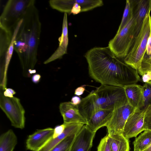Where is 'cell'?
<instances>
[{
    "instance_id": "1",
    "label": "cell",
    "mask_w": 151,
    "mask_h": 151,
    "mask_svg": "<svg viewBox=\"0 0 151 151\" xmlns=\"http://www.w3.org/2000/svg\"><path fill=\"white\" fill-rule=\"evenodd\" d=\"M84 56L90 76L101 84L124 88L140 80L137 70L117 58L108 46L93 47Z\"/></svg>"
},
{
    "instance_id": "2",
    "label": "cell",
    "mask_w": 151,
    "mask_h": 151,
    "mask_svg": "<svg viewBox=\"0 0 151 151\" xmlns=\"http://www.w3.org/2000/svg\"><path fill=\"white\" fill-rule=\"evenodd\" d=\"M35 1L28 7L15 35L14 50L17 53L23 76L29 77L36 73L41 24Z\"/></svg>"
},
{
    "instance_id": "3",
    "label": "cell",
    "mask_w": 151,
    "mask_h": 151,
    "mask_svg": "<svg viewBox=\"0 0 151 151\" xmlns=\"http://www.w3.org/2000/svg\"><path fill=\"white\" fill-rule=\"evenodd\" d=\"M128 103L124 88L101 84L81 99L78 106L80 113L88 121L98 110H114Z\"/></svg>"
},
{
    "instance_id": "4",
    "label": "cell",
    "mask_w": 151,
    "mask_h": 151,
    "mask_svg": "<svg viewBox=\"0 0 151 151\" xmlns=\"http://www.w3.org/2000/svg\"><path fill=\"white\" fill-rule=\"evenodd\" d=\"M151 32L150 12L146 15L141 28L124 61L137 70L145 55L147 41Z\"/></svg>"
},
{
    "instance_id": "5",
    "label": "cell",
    "mask_w": 151,
    "mask_h": 151,
    "mask_svg": "<svg viewBox=\"0 0 151 151\" xmlns=\"http://www.w3.org/2000/svg\"><path fill=\"white\" fill-rule=\"evenodd\" d=\"M34 0H9L0 17V27L14 32L22 19L28 7Z\"/></svg>"
},
{
    "instance_id": "6",
    "label": "cell",
    "mask_w": 151,
    "mask_h": 151,
    "mask_svg": "<svg viewBox=\"0 0 151 151\" xmlns=\"http://www.w3.org/2000/svg\"><path fill=\"white\" fill-rule=\"evenodd\" d=\"M134 22L132 18L109 42L108 47L115 55L119 59L124 58L131 49L135 38Z\"/></svg>"
},
{
    "instance_id": "7",
    "label": "cell",
    "mask_w": 151,
    "mask_h": 151,
    "mask_svg": "<svg viewBox=\"0 0 151 151\" xmlns=\"http://www.w3.org/2000/svg\"><path fill=\"white\" fill-rule=\"evenodd\" d=\"M5 90L0 88V107L14 127L22 129L25 124V110L19 98L5 96Z\"/></svg>"
},
{
    "instance_id": "8",
    "label": "cell",
    "mask_w": 151,
    "mask_h": 151,
    "mask_svg": "<svg viewBox=\"0 0 151 151\" xmlns=\"http://www.w3.org/2000/svg\"><path fill=\"white\" fill-rule=\"evenodd\" d=\"M49 4L54 9L73 15L91 10L104 4L102 0H51Z\"/></svg>"
},
{
    "instance_id": "9",
    "label": "cell",
    "mask_w": 151,
    "mask_h": 151,
    "mask_svg": "<svg viewBox=\"0 0 151 151\" xmlns=\"http://www.w3.org/2000/svg\"><path fill=\"white\" fill-rule=\"evenodd\" d=\"M128 103L115 108L109 122L106 126L108 134H123L124 127L128 118L134 110Z\"/></svg>"
},
{
    "instance_id": "10",
    "label": "cell",
    "mask_w": 151,
    "mask_h": 151,
    "mask_svg": "<svg viewBox=\"0 0 151 151\" xmlns=\"http://www.w3.org/2000/svg\"><path fill=\"white\" fill-rule=\"evenodd\" d=\"M148 107L141 109L135 108L129 116L123 131V134L127 138L129 139L136 137L139 133L145 130V116Z\"/></svg>"
},
{
    "instance_id": "11",
    "label": "cell",
    "mask_w": 151,
    "mask_h": 151,
    "mask_svg": "<svg viewBox=\"0 0 151 151\" xmlns=\"http://www.w3.org/2000/svg\"><path fill=\"white\" fill-rule=\"evenodd\" d=\"M54 129L49 127L38 129L29 135L26 141L27 149L37 151L45 146L52 138Z\"/></svg>"
},
{
    "instance_id": "12",
    "label": "cell",
    "mask_w": 151,
    "mask_h": 151,
    "mask_svg": "<svg viewBox=\"0 0 151 151\" xmlns=\"http://www.w3.org/2000/svg\"><path fill=\"white\" fill-rule=\"evenodd\" d=\"M133 17L136 38L142 27L147 14L151 10V0H132Z\"/></svg>"
},
{
    "instance_id": "13",
    "label": "cell",
    "mask_w": 151,
    "mask_h": 151,
    "mask_svg": "<svg viewBox=\"0 0 151 151\" xmlns=\"http://www.w3.org/2000/svg\"><path fill=\"white\" fill-rule=\"evenodd\" d=\"M60 111L66 124L80 123L86 124L87 121L80 113L78 105L71 102L61 103L59 106Z\"/></svg>"
},
{
    "instance_id": "14",
    "label": "cell",
    "mask_w": 151,
    "mask_h": 151,
    "mask_svg": "<svg viewBox=\"0 0 151 151\" xmlns=\"http://www.w3.org/2000/svg\"><path fill=\"white\" fill-rule=\"evenodd\" d=\"M96 132L84 125L76 134L70 151H88L91 148Z\"/></svg>"
},
{
    "instance_id": "15",
    "label": "cell",
    "mask_w": 151,
    "mask_h": 151,
    "mask_svg": "<svg viewBox=\"0 0 151 151\" xmlns=\"http://www.w3.org/2000/svg\"><path fill=\"white\" fill-rule=\"evenodd\" d=\"M59 46L52 54L44 63L47 64L58 59L61 58L67 54L68 43L67 14L64 13L63 21L62 32L61 36L58 39Z\"/></svg>"
},
{
    "instance_id": "16",
    "label": "cell",
    "mask_w": 151,
    "mask_h": 151,
    "mask_svg": "<svg viewBox=\"0 0 151 151\" xmlns=\"http://www.w3.org/2000/svg\"><path fill=\"white\" fill-rule=\"evenodd\" d=\"M113 110L103 109L97 111L88 121L86 126L90 130L95 132L102 127H106L111 119Z\"/></svg>"
},
{
    "instance_id": "17",
    "label": "cell",
    "mask_w": 151,
    "mask_h": 151,
    "mask_svg": "<svg viewBox=\"0 0 151 151\" xmlns=\"http://www.w3.org/2000/svg\"><path fill=\"white\" fill-rule=\"evenodd\" d=\"M128 103L134 108H142V86L133 84L124 87Z\"/></svg>"
},
{
    "instance_id": "18",
    "label": "cell",
    "mask_w": 151,
    "mask_h": 151,
    "mask_svg": "<svg viewBox=\"0 0 151 151\" xmlns=\"http://www.w3.org/2000/svg\"><path fill=\"white\" fill-rule=\"evenodd\" d=\"M66 124L65 128L62 134L56 138H52L43 147L37 151H50L53 147L66 137L72 134L77 133L84 125V124L80 123Z\"/></svg>"
},
{
    "instance_id": "19",
    "label": "cell",
    "mask_w": 151,
    "mask_h": 151,
    "mask_svg": "<svg viewBox=\"0 0 151 151\" xmlns=\"http://www.w3.org/2000/svg\"><path fill=\"white\" fill-rule=\"evenodd\" d=\"M17 142L15 134L12 129H9L0 136V151H13Z\"/></svg>"
},
{
    "instance_id": "20",
    "label": "cell",
    "mask_w": 151,
    "mask_h": 151,
    "mask_svg": "<svg viewBox=\"0 0 151 151\" xmlns=\"http://www.w3.org/2000/svg\"><path fill=\"white\" fill-rule=\"evenodd\" d=\"M109 136L111 139V151H129V139L123 134L114 133Z\"/></svg>"
},
{
    "instance_id": "21",
    "label": "cell",
    "mask_w": 151,
    "mask_h": 151,
    "mask_svg": "<svg viewBox=\"0 0 151 151\" xmlns=\"http://www.w3.org/2000/svg\"><path fill=\"white\" fill-rule=\"evenodd\" d=\"M13 33L0 27V61L4 60L6 53L10 45Z\"/></svg>"
},
{
    "instance_id": "22",
    "label": "cell",
    "mask_w": 151,
    "mask_h": 151,
    "mask_svg": "<svg viewBox=\"0 0 151 151\" xmlns=\"http://www.w3.org/2000/svg\"><path fill=\"white\" fill-rule=\"evenodd\" d=\"M134 151H142L151 144V131L145 130L133 142Z\"/></svg>"
},
{
    "instance_id": "23",
    "label": "cell",
    "mask_w": 151,
    "mask_h": 151,
    "mask_svg": "<svg viewBox=\"0 0 151 151\" xmlns=\"http://www.w3.org/2000/svg\"><path fill=\"white\" fill-rule=\"evenodd\" d=\"M145 83L151 84V59L145 55L140 68L137 70Z\"/></svg>"
},
{
    "instance_id": "24",
    "label": "cell",
    "mask_w": 151,
    "mask_h": 151,
    "mask_svg": "<svg viewBox=\"0 0 151 151\" xmlns=\"http://www.w3.org/2000/svg\"><path fill=\"white\" fill-rule=\"evenodd\" d=\"M133 17L132 0H127L122 17L116 33L119 32L129 22Z\"/></svg>"
},
{
    "instance_id": "25",
    "label": "cell",
    "mask_w": 151,
    "mask_h": 151,
    "mask_svg": "<svg viewBox=\"0 0 151 151\" xmlns=\"http://www.w3.org/2000/svg\"><path fill=\"white\" fill-rule=\"evenodd\" d=\"M77 133L72 134L66 137L50 151H70L72 145Z\"/></svg>"
},
{
    "instance_id": "26",
    "label": "cell",
    "mask_w": 151,
    "mask_h": 151,
    "mask_svg": "<svg viewBox=\"0 0 151 151\" xmlns=\"http://www.w3.org/2000/svg\"><path fill=\"white\" fill-rule=\"evenodd\" d=\"M142 87V108L151 106V84L145 83Z\"/></svg>"
},
{
    "instance_id": "27",
    "label": "cell",
    "mask_w": 151,
    "mask_h": 151,
    "mask_svg": "<svg viewBox=\"0 0 151 151\" xmlns=\"http://www.w3.org/2000/svg\"><path fill=\"white\" fill-rule=\"evenodd\" d=\"M97 151H111L110 138L107 134L101 139Z\"/></svg>"
},
{
    "instance_id": "28",
    "label": "cell",
    "mask_w": 151,
    "mask_h": 151,
    "mask_svg": "<svg viewBox=\"0 0 151 151\" xmlns=\"http://www.w3.org/2000/svg\"><path fill=\"white\" fill-rule=\"evenodd\" d=\"M144 128L145 130L151 131V106L148 107L145 115Z\"/></svg>"
},
{
    "instance_id": "29",
    "label": "cell",
    "mask_w": 151,
    "mask_h": 151,
    "mask_svg": "<svg viewBox=\"0 0 151 151\" xmlns=\"http://www.w3.org/2000/svg\"><path fill=\"white\" fill-rule=\"evenodd\" d=\"M66 126V124L63 123L62 124L55 126L54 128L52 138H56L62 134L64 131Z\"/></svg>"
},
{
    "instance_id": "30",
    "label": "cell",
    "mask_w": 151,
    "mask_h": 151,
    "mask_svg": "<svg viewBox=\"0 0 151 151\" xmlns=\"http://www.w3.org/2000/svg\"><path fill=\"white\" fill-rule=\"evenodd\" d=\"M15 93V91L11 88H6L4 91V95L7 97H12Z\"/></svg>"
},
{
    "instance_id": "31",
    "label": "cell",
    "mask_w": 151,
    "mask_h": 151,
    "mask_svg": "<svg viewBox=\"0 0 151 151\" xmlns=\"http://www.w3.org/2000/svg\"><path fill=\"white\" fill-rule=\"evenodd\" d=\"M86 85H83L77 88L75 90V95L80 96L82 95L85 90Z\"/></svg>"
},
{
    "instance_id": "32",
    "label": "cell",
    "mask_w": 151,
    "mask_h": 151,
    "mask_svg": "<svg viewBox=\"0 0 151 151\" xmlns=\"http://www.w3.org/2000/svg\"><path fill=\"white\" fill-rule=\"evenodd\" d=\"M146 53L148 56L150 55L151 53V32L148 39Z\"/></svg>"
},
{
    "instance_id": "33",
    "label": "cell",
    "mask_w": 151,
    "mask_h": 151,
    "mask_svg": "<svg viewBox=\"0 0 151 151\" xmlns=\"http://www.w3.org/2000/svg\"><path fill=\"white\" fill-rule=\"evenodd\" d=\"M81 99L80 97L77 96H73L71 100V102L73 104L78 105L81 101Z\"/></svg>"
},
{
    "instance_id": "34",
    "label": "cell",
    "mask_w": 151,
    "mask_h": 151,
    "mask_svg": "<svg viewBox=\"0 0 151 151\" xmlns=\"http://www.w3.org/2000/svg\"><path fill=\"white\" fill-rule=\"evenodd\" d=\"M41 77L40 75L38 74H35L32 77V81L35 84L38 83L40 81Z\"/></svg>"
},
{
    "instance_id": "35",
    "label": "cell",
    "mask_w": 151,
    "mask_h": 151,
    "mask_svg": "<svg viewBox=\"0 0 151 151\" xmlns=\"http://www.w3.org/2000/svg\"><path fill=\"white\" fill-rule=\"evenodd\" d=\"M142 151H151V144Z\"/></svg>"
},
{
    "instance_id": "36",
    "label": "cell",
    "mask_w": 151,
    "mask_h": 151,
    "mask_svg": "<svg viewBox=\"0 0 151 151\" xmlns=\"http://www.w3.org/2000/svg\"><path fill=\"white\" fill-rule=\"evenodd\" d=\"M146 56L148 58H149V59H151V54L150 55H149V56H148L147 55H146L145 54Z\"/></svg>"
}]
</instances>
